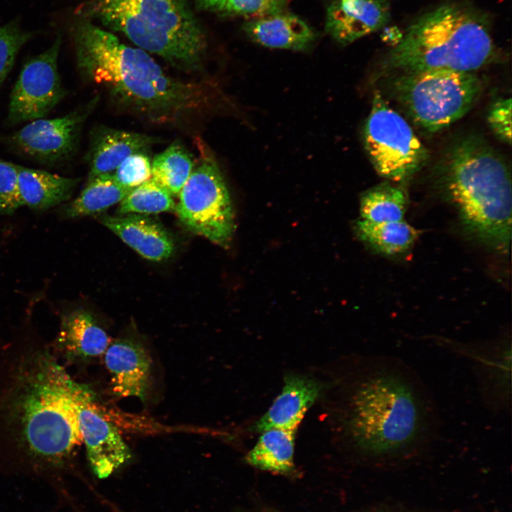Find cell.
Instances as JSON below:
<instances>
[{
  "label": "cell",
  "mask_w": 512,
  "mask_h": 512,
  "mask_svg": "<svg viewBox=\"0 0 512 512\" xmlns=\"http://www.w3.org/2000/svg\"><path fill=\"white\" fill-rule=\"evenodd\" d=\"M79 386L46 344L0 347V447L63 465L83 442Z\"/></svg>",
  "instance_id": "obj_1"
},
{
  "label": "cell",
  "mask_w": 512,
  "mask_h": 512,
  "mask_svg": "<svg viewBox=\"0 0 512 512\" xmlns=\"http://www.w3.org/2000/svg\"><path fill=\"white\" fill-rule=\"evenodd\" d=\"M76 63L83 78L105 89L126 111L149 122L176 124L208 107L207 85L166 73L146 51L78 17L73 27Z\"/></svg>",
  "instance_id": "obj_2"
},
{
  "label": "cell",
  "mask_w": 512,
  "mask_h": 512,
  "mask_svg": "<svg viewBox=\"0 0 512 512\" xmlns=\"http://www.w3.org/2000/svg\"><path fill=\"white\" fill-rule=\"evenodd\" d=\"M348 402L346 429L353 446L375 459L422 450L437 437L439 416L420 376L398 358L373 359Z\"/></svg>",
  "instance_id": "obj_3"
},
{
  "label": "cell",
  "mask_w": 512,
  "mask_h": 512,
  "mask_svg": "<svg viewBox=\"0 0 512 512\" xmlns=\"http://www.w3.org/2000/svg\"><path fill=\"white\" fill-rule=\"evenodd\" d=\"M77 14L176 69H202L207 38L189 0H79Z\"/></svg>",
  "instance_id": "obj_4"
},
{
  "label": "cell",
  "mask_w": 512,
  "mask_h": 512,
  "mask_svg": "<svg viewBox=\"0 0 512 512\" xmlns=\"http://www.w3.org/2000/svg\"><path fill=\"white\" fill-rule=\"evenodd\" d=\"M447 196L473 238L499 252L511 238V179L501 156L469 137L450 152L444 173Z\"/></svg>",
  "instance_id": "obj_5"
},
{
  "label": "cell",
  "mask_w": 512,
  "mask_h": 512,
  "mask_svg": "<svg viewBox=\"0 0 512 512\" xmlns=\"http://www.w3.org/2000/svg\"><path fill=\"white\" fill-rule=\"evenodd\" d=\"M486 17L471 6L444 4L418 18L393 46L385 64L401 73H474L494 55Z\"/></svg>",
  "instance_id": "obj_6"
},
{
  "label": "cell",
  "mask_w": 512,
  "mask_h": 512,
  "mask_svg": "<svg viewBox=\"0 0 512 512\" xmlns=\"http://www.w3.org/2000/svg\"><path fill=\"white\" fill-rule=\"evenodd\" d=\"M481 89L473 73L447 70L401 73L393 82L397 100L416 124L430 132L464 116Z\"/></svg>",
  "instance_id": "obj_7"
},
{
  "label": "cell",
  "mask_w": 512,
  "mask_h": 512,
  "mask_svg": "<svg viewBox=\"0 0 512 512\" xmlns=\"http://www.w3.org/2000/svg\"><path fill=\"white\" fill-rule=\"evenodd\" d=\"M198 144L200 155L178 195L176 210L192 232L226 247L235 227L231 199L215 158Z\"/></svg>",
  "instance_id": "obj_8"
},
{
  "label": "cell",
  "mask_w": 512,
  "mask_h": 512,
  "mask_svg": "<svg viewBox=\"0 0 512 512\" xmlns=\"http://www.w3.org/2000/svg\"><path fill=\"white\" fill-rule=\"evenodd\" d=\"M363 137L376 172L389 181L408 180L427 161V151L412 127L379 92L373 96Z\"/></svg>",
  "instance_id": "obj_9"
},
{
  "label": "cell",
  "mask_w": 512,
  "mask_h": 512,
  "mask_svg": "<svg viewBox=\"0 0 512 512\" xmlns=\"http://www.w3.org/2000/svg\"><path fill=\"white\" fill-rule=\"evenodd\" d=\"M60 45L58 36L51 46L23 66L10 95L9 124L44 118L65 97L58 68Z\"/></svg>",
  "instance_id": "obj_10"
},
{
  "label": "cell",
  "mask_w": 512,
  "mask_h": 512,
  "mask_svg": "<svg viewBox=\"0 0 512 512\" xmlns=\"http://www.w3.org/2000/svg\"><path fill=\"white\" fill-rule=\"evenodd\" d=\"M451 352L471 361L484 407L496 414L511 409V343L506 338L481 343L445 342Z\"/></svg>",
  "instance_id": "obj_11"
},
{
  "label": "cell",
  "mask_w": 512,
  "mask_h": 512,
  "mask_svg": "<svg viewBox=\"0 0 512 512\" xmlns=\"http://www.w3.org/2000/svg\"><path fill=\"white\" fill-rule=\"evenodd\" d=\"M98 102V96L67 114L31 121L14 133L12 144L21 152L45 164L68 159L75 151L84 122Z\"/></svg>",
  "instance_id": "obj_12"
},
{
  "label": "cell",
  "mask_w": 512,
  "mask_h": 512,
  "mask_svg": "<svg viewBox=\"0 0 512 512\" xmlns=\"http://www.w3.org/2000/svg\"><path fill=\"white\" fill-rule=\"evenodd\" d=\"M76 400L79 427L91 468L98 478H107L130 459V449L101 412L87 386L80 384Z\"/></svg>",
  "instance_id": "obj_13"
},
{
  "label": "cell",
  "mask_w": 512,
  "mask_h": 512,
  "mask_svg": "<svg viewBox=\"0 0 512 512\" xmlns=\"http://www.w3.org/2000/svg\"><path fill=\"white\" fill-rule=\"evenodd\" d=\"M390 17L387 0H334L326 11L325 28L336 42L348 45L380 30Z\"/></svg>",
  "instance_id": "obj_14"
},
{
  "label": "cell",
  "mask_w": 512,
  "mask_h": 512,
  "mask_svg": "<svg viewBox=\"0 0 512 512\" xmlns=\"http://www.w3.org/2000/svg\"><path fill=\"white\" fill-rule=\"evenodd\" d=\"M112 393L121 398L144 400L149 388L151 361L140 344L126 339L110 343L105 352Z\"/></svg>",
  "instance_id": "obj_15"
},
{
  "label": "cell",
  "mask_w": 512,
  "mask_h": 512,
  "mask_svg": "<svg viewBox=\"0 0 512 512\" xmlns=\"http://www.w3.org/2000/svg\"><path fill=\"white\" fill-rule=\"evenodd\" d=\"M323 389V385L311 378L297 375L286 376L281 393L255 422L253 429L260 432L274 428L297 430Z\"/></svg>",
  "instance_id": "obj_16"
},
{
  "label": "cell",
  "mask_w": 512,
  "mask_h": 512,
  "mask_svg": "<svg viewBox=\"0 0 512 512\" xmlns=\"http://www.w3.org/2000/svg\"><path fill=\"white\" fill-rule=\"evenodd\" d=\"M158 139L145 134L100 127L92 132L86 159L89 177L111 174L128 156L146 152Z\"/></svg>",
  "instance_id": "obj_17"
},
{
  "label": "cell",
  "mask_w": 512,
  "mask_h": 512,
  "mask_svg": "<svg viewBox=\"0 0 512 512\" xmlns=\"http://www.w3.org/2000/svg\"><path fill=\"white\" fill-rule=\"evenodd\" d=\"M100 221L124 243L147 260H166L174 252L171 237L159 223L151 218L129 213L118 216L105 215L101 218Z\"/></svg>",
  "instance_id": "obj_18"
},
{
  "label": "cell",
  "mask_w": 512,
  "mask_h": 512,
  "mask_svg": "<svg viewBox=\"0 0 512 512\" xmlns=\"http://www.w3.org/2000/svg\"><path fill=\"white\" fill-rule=\"evenodd\" d=\"M244 31L255 43L273 48L304 51L316 41V33L308 23L284 11L252 18L245 23Z\"/></svg>",
  "instance_id": "obj_19"
},
{
  "label": "cell",
  "mask_w": 512,
  "mask_h": 512,
  "mask_svg": "<svg viewBox=\"0 0 512 512\" xmlns=\"http://www.w3.org/2000/svg\"><path fill=\"white\" fill-rule=\"evenodd\" d=\"M110 338L92 316L77 309L62 317L54 353L67 359H87L105 353Z\"/></svg>",
  "instance_id": "obj_20"
},
{
  "label": "cell",
  "mask_w": 512,
  "mask_h": 512,
  "mask_svg": "<svg viewBox=\"0 0 512 512\" xmlns=\"http://www.w3.org/2000/svg\"><path fill=\"white\" fill-rule=\"evenodd\" d=\"M18 181L23 205L42 210L70 198L79 179L18 165Z\"/></svg>",
  "instance_id": "obj_21"
},
{
  "label": "cell",
  "mask_w": 512,
  "mask_h": 512,
  "mask_svg": "<svg viewBox=\"0 0 512 512\" xmlns=\"http://www.w3.org/2000/svg\"><path fill=\"white\" fill-rule=\"evenodd\" d=\"M297 430L270 429L262 432L245 460L261 470L283 475L295 472L294 453Z\"/></svg>",
  "instance_id": "obj_22"
},
{
  "label": "cell",
  "mask_w": 512,
  "mask_h": 512,
  "mask_svg": "<svg viewBox=\"0 0 512 512\" xmlns=\"http://www.w3.org/2000/svg\"><path fill=\"white\" fill-rule=\"evenodd\" d=\"M356 229L361 240L376 252L386 256L403 254L412 247L419 235L405 220L375 223L360 219Z\"/></svg>",
  "instance_id": "obj_23"
},
{
  "label": "cell",
  "mask_w": 512,
  "mask_h": 512,
  "mask_svg": "<svg viewBox=\"0 0 512 512\" xmlns=\"http://www.w3.org/2000/svg\"><path fill=\"white\" fill-rule=\"evenodd\" d=\"M132 188L117 183L111 174L88 178L80 195L64 208L67 218H77L101 212L119 203Z\"/></svg>",
  "instance_id": "obj_24"
},
{
  "label": "cell",
  "mask_w": 512,
  "mask_h": 512,
  "mask_svg": "<svg viewBox=\"0 0 512 512\" xmlns=\"http://www.w3.org/2000/svg\"><path fill=\"white\" fill-rule=\"evenodd\" d=\"M407 207L404 190L385 182L364 193L360 212L361 219L370 223L397 222L404 220Z\"/></svg>",
  "instance_id": "obj_25"
},
{
  "label": "cell",
  "mask_w": 512,
  "mask_h": 512,
  "mask_svg": "<svg viewBox=\"0 0 512 512\" xmlns=\"http://www.w3.org/2000/svg\"><path fill=\"white\" fill-rule=\"evenodd\" d=\"M196 159L180 142H175L151 161V178L172 196L178 195L189 178Z\"/></svg>",
  "instance_id": "obj_26"
},
{
  "label": "cell",
  "mask_w": 512,
  "mask_h": 512,
  "mask_svg": "<svg viewBox=\"0 0 512 512\" xmlns=\"http://www.w3.org/2000/svg\"><path fill=\"white\" fill-rule=\"evenodd\" d=\"M172 197L167 190L151 178L132 188L120 202L117 210L121 215L165 212L174 209L176 206Z\"/></svg>",
  "instance_id": "obj_27"
},
{
  "label": "cell",
  "mask_w": 512,
  "mask_h": 512,
  "mask_svg": "<svg viewBox=\"0 0 512 512\" xmlns=\"http://www.w3.org/2000/svg\"><path fill=\"white\" fill-rule=\"evenodd\" d=\"M33 33L23 30L17 20L0 26V87L11 70L21 48Z\"/></svg>",
  "instance_id": "obj_28"
},
{
  "label": "cell",
  "mask_w": 512,
  "mask_h": 512,
  "mask_svg": "<svg viewBox=\"0 0 512 512\" xmlns=\"http://www.w3.org/2000/svg\"><path fill=\"white\" fill-rule=\"evenodd\" d=\"M119 185L134 188L151 178V161L146 152L133 154L112 174Z\"/></svg>",
  "instance_id": "obj_29"
},
{
  "label": "cell",
  "mask_w": 512,
  "mask_h": 512,
  "mask_svg": "<svg viewBox=\"0 0 512 512\" xmlns=\"http://www.w3.org/2000/svg\"><path fill=\"white\" fill-rule=\"evenodd\" d=\"M22 206L18 188V164L0 157V215H11Z\"/></svg>",
  "instance_id": "obj_30"
},
{
  "label": "cell",
  "mask_w": 512,
  "mask_h": 512,
  "mask_svg": "<svg viewBox=\"0 0 512 512\" xmlns=\"http://www.w3.org/2000/svg\"><path fill=\"white\" fill-rule=\"evenodd\" d=\"M287 1V0H227L222 12L256 18L284 11Z\"/></svg>",
  "instance_id": "obj_31"
},
{
  "label": "cell",
  "mask_w": 512,
  "mask_h": 512,
  "mask_svg": "<svg viewBox=\"0 0 512 512\" xmlns=\"http://www.w3.org/2000/svg\"><path fill=\"white\" fill-rule=\"evenodd\" d=\"M488 121L491 129L503 142H511V98L501 99L490 108Z\"/></svg>",
  "instance_id": "obj_32"
},
{
  "label": "cell",
  "mask_w": 512,
  "mask_h": 512,
  "mask_svg": "<svg viewBox=\"0 0 512 512\" xmlns=\"http://www.w3.org/2000/svg\"><path fill=\"white\" fill-rule=\"evenodd\" d=\"M198 9L210 11H222L227 0H195Z\"/></svg>",
  "instance_id": "obj_33"
}]
</instances>
